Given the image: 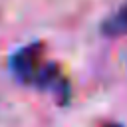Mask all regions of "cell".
Instances as JSON below:
<instances>
[{"label": "cell", "instance_id": "cell-1", "mask_svg": "<svg viewBox=\"0 0 127 127\" xmlns=\"http://www.w3.org/2000/svg\"><path fill=\"white\" fill-rule=\"evenodd\" d=\"M46 62L48 60L44 58V44L42 42H30V44H26V46H22L10 54L8 67L20 83L32 85V81L36 79L38 71L42 69V65Z\"/></svg>", "mask_w": 127, "mask_h": 127}, {"label": "cell", "instance_id": "cell-2", "mask_svg": "<svg viewBox=\"0 0 127 127\" xmlns=\"http://www.w3.org/2000/svg\"><path fill=\"white\" fill-rule=\"evenodd\" d=\"M101 34L105 38H121L127 36V0L101 22Z\"/></svg>", "mask_w": 127, "mask_h": 127}, {"label": "cell", "instance_id": "cell-3", "mask_svg": "<svg viewBox=\"0 0 127 127\" xmlns=\"http://www.w3.org/2000/svg\"><path fill=\"white\" fill-rule=\"evenodd\" d=\"M103 127H123V125H121V123H105Z\"/></svg>", "mask_w": 127, "mask_h": 127}]
</instances>
